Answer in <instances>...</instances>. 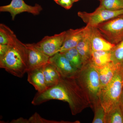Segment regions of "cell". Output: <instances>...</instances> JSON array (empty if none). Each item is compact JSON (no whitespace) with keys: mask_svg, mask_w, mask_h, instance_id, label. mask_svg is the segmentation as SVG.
Wrapping results in <instances>:
<instances>
[{"mask_svg":"<svg viewBox=\"0 0 123 123\" xmlns=\"http://www.w3.org/2000/svg\"><path fill=\"white\" fill-rule=\"evenodd\" d=\"M53 99L66 102L73 115H76L90 107L89 103L79 84L76 77H61L59 81L43 92H37L31 102L35 106L39 105Z\"/></svg>","mask_w":123,"mask_h":123,"instance_id":"6da1fadb","label":"cell"},{"mask_svg":"<svg viewBox=\"0 0 123 123\" xmlns=\"http://www.w3.org/2000/svg\"><path fill=\"white\" fill-rule=\"evenodd\" d=\"M9 42L7 52L0 57V68L18 77L22 78L28 69L26 45L19 40L12 30L8 28Z\"/></svg>","mask_w":123,"mask_h":123,"instance_id":"7a4b0ae2","label":"cell"},{"mask_svg":"<svg viewBox=\"0 0 123 123\" xmlns=\"http://www.w3.org/2000/svg\"><path fill=\"white\" fill-rule=\"evenodd\" d=\"M76 78L88 98L90 107L93 109L100 102L99 95L101 88L98 71L88 62L82 65Z\"/></svg>","mask_w":123,"mask_h":123,"instance_id":"3957f363","label":"cell"},{"mask_svg":"<svg viewBox=\"0 0 123 123\" xmlns=\"http://www.w3.org/2000/svg\"><path fill=\"white\" fill-rule=\"evenodd\" d=\"M123 89V65H120L109 84L101 88L99 98L106 113L119 102Z\"/></svg>","mask_w":123,"mask_h":123,"instance_id":"277c9868","label":"cell"},{"mask_svg":"<svg viewBox=\"0 0 123 123\" xmlns=\"http://www.w3.org/2000/svg\"><path fill=\"white\" fill-rule=\"evenodd\" d=\"M96 27L108 42L116 45L123 40V14L103 23Z\"/></svg>","mask_w":123,"mask_h":123,"instance_id":"5b68a950","label":"cell"},{"mask_svg":"<svg viewBox=\"0 0 123 123\" xmlns=\"http://www.w3.org/2000/svg\"><path fill=\"white\" fill-rule=\"evenodd\" d=\"M123 14V9L111 11L98 7L91 13L79 11L77 14L87 25L97 27L99 24Z\"/></svg>","mask_w":123,"mask_h":123,"instance_id":"8992f818","label":"cell"},{"mask_svg":"<svg viewBox=\"0 0 123 123\" xmlns=\"http://www.w3.org/2000/svg\"><path fill=\"white\" fill-rule=\"evenodd\" d=\"M43 8L40 5L36 4L34 6L27 4L23 0H12L10 4L0 7L1 12H8L14 20L17 14L26 12L34 15L40 14Z\"/></svg>","mask_w":123,"mask_h":123,"instance_id":"52a82bcc","label":"cell"},{"mask_svg":"<svg viewBox=\"0 0 123 123\" xmlns=\"http://www.w3.org/2000/svg\"><path fill=\"white\" fill-rule=\"evenodd\" d=\"M66 31L52 36H46L36 43L38 47L50 57L58 53L63 45Z\"/></svg>","mask_w":123,"mask_h":123,"instance_id":"ba28073f","label":"cell"},{"mask_svg":"<svg viewBox=\"0 0 123 123\" xmlns=\"http://www.w3.org/2000/svg\"><path fill=\"white\" fill-rule=\"evenodd\" d=\"M49 62L56 67L62 77H76L80 70L61 52H58L51 56Z\"/></svg>","mask_w":123,"mask_h":123,"instance_id":"9c48e42d","label":"cell"},{"mask_svg":"<svg viewBox=\"0 0 123 123\" xmlns=\"http://www.w3.org/2000/svg\"><path fill=\"white\" fill-rule=\"evenodd\" d=\"M25 44L28 54L27 72L34 69L41 68L49 63L50 57L43 53L36 43Z\"/></svg>","mask_w":123,"mask_h":123,"instance_id":"30bf717a","label":"cell"},{"mask_svg":"<svg viewBox=\"0 0 123 123\" xmlns=\"http://www.w3.org/2000/svg\"><path fill=\"white\" fill-rule=\"evenodd\" d=\"M88 36L92 51H110L115 45L108 42L97 27L89 26Z\"/></svg>","mask_w":123,"mask_h":123,"instance_id":"8fae6325","label":"cell"},{"mask_svg":"<svg viewBox=\"0 0 123 123\" xmlns=\"http://www.w3.org/2000/svg\"><path fill=\"white\" fill-rule=\"evenodd\" d=\"M88 26L80 29H70L66 31V35L63 43L60 49L59 52H62L76 47L86 34Z\"/></svg>","mask_w":123,"mask_h":123,"instance_id":"7c38bea8","label":"cell"},{"mask_svg":"<svg viewBox=\"0 0 123 123\" xmlns=\"http://www.w3.org/2000/svg\"><path fill=\"white\" fill-rule=\"evenodd\" d=\"M27 73V81L33 86L37 92H43L48 88L43 74V66L29 70Z\"/></svg>","mask_w":123,"mask_h":123,"instance_id":"4fadbf2b","label":"cell"},{"mask_svg":"<svg viewBox=\"0 0 123 123\" xmlns=\"http://www.w3.org/2000/svg\"><path fill=\"white\" fill-rule=\"evenodd\" d=\"M120 65L115 64L111 61L102 67H95L98 73L101 89L109 84Z\"/></svg>","mask_w":123,"mask_h":123,"instance_id":"5bb4252c","label":"cell"},{"mask_svg":"<svg viewBox=\"0 0 123 123\" xmlns=\"http://www.w3.org/2000/svg\"><path fill=\"white\" fill-rule=\"evenodd\" d=\"M88 30L85 36L76 47L81 57L82 65L89 62L92 51L88 36Z\"/></svg>","mask_w":123,"mask_h":123,"instance_id":"9a60e30c","label":"cell"},{"mask_svg":"<svg viewBox=\"0 0 123 123\" xmlns=\"http://www.w3.org/2000/svg\"><path fill=\"white\" fill-rule=\"evenodd\" d=\"M111 50L92 51L89 62L95 68L105 66L111 62Z\"/></svg>","mask_w":123,"mask_h":123,"instance_id":"2e32d148","label":"cell"},{"mask_svg":"<svg viewBox=\"0 0 123 123\" xmlns=\"http://www.w3.org/2000/svg\"><path fill=\"white\" fill-rule=\"evenodd\" d=\"M43 73L48 88L56 84L61 77L56 67L50 62L43 66Z\"/></svg>","mask_w":123,"mask_h":123,"instance_id":"e0dca14e","label":"cell"},{"mask_svg":"<svg viewBox=\"0 0 123 123\" xmlns=\"http://www.w3.org/2000/svg\"><path fill=\"white\" fill-rule=\"evenodd\" d=\"M105 123H123V111L119 103L106 113Z\"/></svg>","mask_w":123,"mask_h":123,"instance_id":"ac0fdd59","label":"cell"},{"mask_svg":"<svg viewBox=\"0 0 123 123\" xmlns=\"http://www.w3.org/2000/svg\"><path fill=\"white\" fill-rule=\"evenodd\" d=\"M60 52L79 70L81 68L82 63L81 57L76 47Z\"/></svg>","mask_w":123,"mask_h":123,"instance_id":"d6986e66","label":"cell"},{"mask_svg":"<svg viewBox=\"0 0 123 123\" xmlns=\"http://www.w3.org/2000/svg\"><path fill=\"white\" fill-rule=\"evenodd\" d=\"M111 61L116 65H123V40L111 50Z\"/></svg>","mask_w":123,"mask_h":123,"instance_id":"ffe728a7","label":"cell"},{"mask_svg":"<svg viewBox=\"0 0 123 123\" xmlns=\"http://www.w3.org/2000/svg\"><path fill=\"white\" fill-rule=\"evenodd\" d=\"M99 7L111 11L123 9V0H99Z\"/></svg>","mask_w":123,"mask_h":123,"instance_id":"44dd1931","label":"cell"},{"mask_svg":"<svg viewBox=\"0 0 123 123\" xmlns=\"http://www.w3.org/2000/svg\"><path fill=\"white\" fill-rule=\"evenodd\" d=\"M94 117L92 123H105L106 112L100 102L97 104L93 108Z\"/></svg>","mask_w":123,"mask_h":123,"instance_id":"7402d4cb","label":"cell"},{"mask_svg":"<svg viewBox=\"0 0 123 123\" xmlns=\"http://www.w3.org/2000/svg\"><path fill=\"white\" fill-rule=\"evenodd\" d=\"M63 121H58L54 120H50L42 118L39 114L35 113L30 118L28 119V123H66L62 122Z\"/></svg>","mask_w":123,"mask_h":123,"instance_id":"603a6c76","label":"cell"},{"mask_svg":"<svg viewBox=\"0 0 123 123\" xmlns=\"http://www.w3.org/2000/svg\"><path fill=\"white\" fill-rule=\"evenodd\" d=\"M57 4L66 10H69L72 7L74 2L72 0H54Z\"/></svg>","mask_w":123,"mask_h":123,"instance_id":"cb8c5ba5","label":"cell"},{"mask_svg":"<svg viewBox=\"0 0 123 123\" xmlns=\"http://www.w3.org/2000/svg\"><path fill=\"white\" fill-rule=\"evenodd\" d=\"M8 48V44H0V57H1L5 54Z\"/></svg>","mask_w":123,"mask_h":123,"instance_id":"d4e9b609","label":"cell"},{"mask_svg":"<svg viewBox=\"0 0 123 123\" xmlns=\"http://www.w3.org/2000/svg\"><path fill=\"white\" fill-rule=\"evenodd\" d=\"M10 123H28V119H25L22 118L17 119L16 120H13L10 122Z\"/></svg>","mask_w":123,"mask_h":123,"instance_id":"484cf974","label":"cell"},{"mask_svg":"<svg viewBox=\"0 0 123 123\" xmlns=\"http://www.w3.org/2000/svg\"><path fill=\"white\" fill-rule=\"evenodd\" d=\"M119 103L121 108L123 111V89L120 98L119 100Z\"/></svg>","mask_w":123,"mask_h":123,"instance_id":"4316f807","label":"cell"},{"mask_svg":"<svg viewBox=\"0 0 123 123\" xmlns=\"http://www.w3.org/2000/svg\"><path fill=\"white\" fill-rule=\"evenodd\" d=\"M72 0L73 2L74 3V2H78L79 1V0Z\"/></svg>","mask_w":123,"mask_h":123,"instance_id":"83f0119b","label":"cell"},{"mask_svg":"<svg viewBox=\"0 0 123 123\" xmlns=\"http://www.w3.org/2000/svg\"></svg>","mask_w":123,"mask_h":123,"instance_id":"f1b7e54d","label":"cell"}]
</instances>
